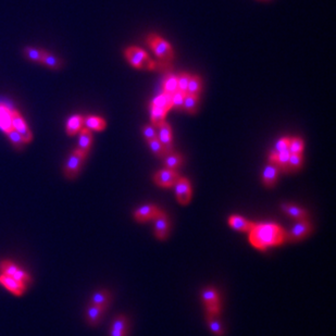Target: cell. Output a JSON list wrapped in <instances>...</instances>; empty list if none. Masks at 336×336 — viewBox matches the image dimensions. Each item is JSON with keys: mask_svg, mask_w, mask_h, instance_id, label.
I'll list each match as a JSON object with an SVG mask.
<instances>
[{"mask_svg": "<svg viewBox=\"0 0 336 336\" xmlns=\"http://www.w3.org/2000/svg\"><path fill=\"white\" fill-rule=\"evenodd\" d=\"M163 91L167 94L172 95L178 91V78L175 75H169L163 83Z\"/></svg>", "mask_w": 336, "mask_h": 336, "instance_id": "obj_34", "label": "cell"}, {"mask_svg": "<svg viewBox=\"0 0 336 336\" xmlns=\"http://www.w3.org/2000/svg\"><path fill=\"white\" fill-rule=\"evenodd\" d=\"M178 78V90L181 91L183 94H186V90H187V86H188V82H189V78H191V75L188 74V73H180V74L176 76Z\"/></svg>", "mask_w": 336, "mask_h": 336, "instance_id": "obj_38", "label": "cell"}, {"mask_svg": "<svg viewBox=\"0 0 336 336\" xmlns=\"http://www.w3.org/2000/svg\"><path fill=\"white\" fill-rule=\"evenodd\" d=\"M0 284H1L5 290H8L10 293H12L14 296H22L25 293L27 285L23 282H20L13 278L5 274L0 273Z\"/></svg>", "mask_w": 336, "mask_h": 336, "instance_id": "obj_11", "label": "cell"}, {"mask_svg": "<svg viewBox=\"0 0 336 336\" xmlns=\"http://www.w3.org/2000/svg\"><path fill=\"white\" fill-rule=\"evenodd\" d=\"M5 135H7L8 139L10 140V143L12 144V146L16 149V150H23L24 146H25V143L23 142L22 137L20 136V134L17 133L13 127H9V129L4 132Z\"/></svg>", "mask_w": 336, "mask_h": 336, "instance_id": "obj_27", "label": "cell"}, {"mask_svg": "<svg viewBox=\"0 0 336 336\" xmlns=\"http://www.w3.org/2000/svg\"><path fill=\"white\" fill-rule=\"evenodd\" d=\"M280 170L277 167V164L270 162L267 164L264 173H262V182H264L265 186L267 187H273L277 184L278 176H279Z\"/></svg>", "mask_w": 336, "mask_h": 336, "instance_id": "obj_16", "label": "cell"}, {"mask_svg": "<svg viewBox=\"0 0 336 336\" xmlns=\"http://www.w3.org/2000/svg\"><path fill=\"white\" fill-rule=\"evenodd\" d=\"M151 105L166 110V111H169V110L171 109V95L164 93L163 91L162 94L158 95L156 98L152 100Z\"/></svg>", "mask_w": 336, "mask_h": 336, "instance_id": "obj_31", "label": "cell"}, {"mask_svg": "<svg viewBox=\"0 0 336 336\" xmlns=\"http://www.w3.org/2000/svg\"><path fill=\"white\" fill-rule=\"evenodd\" d=\"M163 163L166 169L170 170H175L180 168L183 163V157L180 154H176V152H170V154L166 155L163 158Z\"/></svg>", "mask_w": 336, "mask_h": 336, "instance_id": "obj_24", "label": "cell"}, {"mask_svg": "<svg viewBox=\"0 0 336 336\" xmlns=\"http://www.w3.org/2000/svg\"><path fill=\"white\" fill-rule=\"evenodd\" d=\"M124 56L134 68L148 71H152L156 69V63L149 58L147 53L138 47L126 48Z\"/></svg>", "mask_w": 336, "mask_h": 336, "instance_id": "obj_3", "label": "cell"}, {"mask_svg": "<svg viewBox=\"0 0 336 336\" xmlns=\"http://www.w3.org/2000/svg\"><path fill=\"white\" fill-rule=\"evenodd\" d=\"M107 308H103L100 306H95V305H89L86 309V314H85V319L90 327L98 326L103 315H105Z\"/></svg>", "mask_w": 336, "mask_h": 336, "instance_id": "obj_15", "label": "cell"}, {"mask_svg": "<svg viewBox=\"0 0 336 336\" xmlns=\"http://www.w3.org/2000/svg\"><path fill=\"white\" fill-rule=\"evenodd\" d=\"M229 224L231 228H233L236 231H240V232H248L252 229L253 224L248 220H246L245 218L240 217V216H231L229 218Z\"/></svg>", "mask_w": 336, "mask_h": 336, "instance_id": "obj_21", "label": "cell"}, {"mask_svg": "<svg viewBox=\"0 0 336 336\" xmlns=\"http://www.w3.org/2000/svg\"><path fill=\"white\" fill-rule=\"evenodd\" d=\"M40 64L46 65L47 68H49L51 70H60V69H62V66H63V61L61 58L54 56V54L45 50L44 57H42Z\"/></svg>", "mask_w": 336, "mask_h": 336, "instance_id": "obj_22", "label": "cell"}, {"mask_svg": "<svg viewBox=\"0 0 336 336\" xmlns=\"http://www.w3.org/2000/svg\"><path fill=\"white\" fill-rule=\"evenodd\" d=\"M10 118L12 127L20 134L23 142L29 144L33 140V133L30 132L27 123L21 115V113L16 109H10Z\"/></svg>", "mask_w": 336, "mask_h": 336, "instance_id": "obj_6", "label": "cell"}, {"mask_svg": "<svg viewBox=\"0 0 336 336\" xmlns=\"http://www.w3.org/2000/svg\"><path fill=\"white\" fill-rule=\"evenodd\" d=\"M289 144H290V138H281L280 140H278V143L276 144L274 150H276L277 152L289 150Z\"/></svg>", "mask_w": 336, "mask_h": 336, "instance_id": "obj_41", "label": "cell"}, {"mask_svg": "<svg viewBox=\"0 0 336 336\" xmlns=\"http://www.w3.org/2000/svg\"><path fill=\"white\" fill-rule=\"evenodd\" d=\"M207 323L209 326V329L211 330V332L217 335V336H223L224 335V330L221 326V323L219 322L217 319V316H212V315H207Z\"/></svg>", "mask_w": 336, "mask_h": 336, "instance_id": "obj_32", "label": "cell"}, {"mask_svg": "<svg viewBox=\"0 0 336 336\" xmlns=\"http://www.w3.org/2000/svg\"><path fill=\"white\" fill-rule=\"evenodd\" d=\"M180 179V175L178 174L175 170L170 169H163L158 171V172L154 176V181L157 185L169 188L175 185V183Z\"/></svg>", "mask_w": 336, "mask_h": 336, "instance_id": "obj_9", "label": "cell"}, {"mask_svg": "<svg viewBox=\"0 0 336 336\" xmlns=\"http://www.w3.org/2000/svg\"><path fill=\"white\" fill-rule=\"evenodd\" d=\"M175 195L179 204L186 206L191 203L192 199V187L191 183L187 179L180 178L178 182L175 183Z\"/></svg>", "mask_w": 336, "mask_h": 336, "instance_id": "obj_10", "label": "cell"}, {"mask_svg": "<svg viewBox=\"0 0 336 336\" xmlns=\"http://www.w3.org/2000/svg\"><path fill=\"white\" fill-rule=\"evenodd\" d=\"M290 156H291V152L289 150L278 152L276 161H274V164H277V167L279 168L280 171H283V172H289Z\"/></svg>", "mask_w": 336, "mask_h": 336, "instance_id": "obj_29", "label": "cell"}, {"mask_svg": "<svg viewBox=\"0 0 336 336\" xmlns=\"http://www.w3.org/2000/svg\"><path fill=\"white\" fill-rule=\"evenodd\" d=\"M282 210L285 212L287 216H290L291 218L295 219V220H303V219H307L308 212L303 209V208H299L294 205H289L285 204L282 205Z\"/></svg>", "mask_w": 336, "mask_h": 336, "instance_id": "obj_23", "label": "cell"}, {"mask_svg": "<svg viewBox=\"0 0 336 336\" xmlns=\"http://www.w3.org/2000/svg\"><path fill=\"white\" fill-rule=\"evenodd\" d=\"M249 233V242L259 250L278 246L286 241V232L276 223H254Z\"/></svg>", "mask_w": 336, "mask_h": 336, "instance_id": "obj_1", "label": "cell"}, {"mask_svg": "<svg viewBox=\"0 0 336 336\" xmlns=\"http://www.w3.org/2000/svg\"><path fill=\"white\" fill-rule=\"evenodd\" d=\"M197 107H198V97L186 94L184 97V101H183L182 109H184L188 113L194 114L197 111Z\"/></svg>", "mask_w": 336, "mask_h": 336, "instance_id": "obj_30", "label": "cell"}, {"mask_svg": "<svg viewBox=\"0 0 336 336\" xmlns=\"http://www.w3.org/2000/svg\"><path fill=\"white\" fill-rule=\"evenodd\" d=\"M311 231H313V225L307 219L297 220L296 224L291 229L290 233H286V240L291 242L302 241L311 233Z\"/></svg>", "mask_w": 336, "mask_h": 336, "instance_id": "obj_8", "label": "cell"}, {"mask_svg": "<svg viewBox=\"0 0 336 336\" xmlns=\"http://www.w3.org/2000/svg\"><path fill=\"white\" fill-rule=\"evenodd\" d=\"M168 111L163 110L159 107L150 105V119H151V125L155 127H158L161 123L164 122L166 119V114Z\"/></svg>", "mask_w": 336, "mask_h": 336, "instance_id": "obj_26", "label": "cell"}, {"mask_svg": "<svg viewBox=\"0 0 336 336\" xmlns=\"http://www.w3.org/2000/svg\"><path fill=\"white\" fill-rule=\"evenodd\" d=\"M79 137H78V149L82 150L85 154L88 155L89 151L91 149V146H93V133L89 131L86 127H83V129L78 132Z\"/></svg>", "mask_w": 336, "mask_h": 336, "instance_id": "obj_18", "label": "cell"}, {"mask_svg": "<svg viewBox=\"0 0 336 336\" xmlns=\"http://www.w3.org/2000/svg\"><path fill=\"white\" fill-rule=\"evenodd\" d=\"M303 166V154H291L289 159V171H298Z\"/></svg>", "mask_w": 336, "mask_h": 336, "instance_id": "obj_37", "label": "cell"}, {"mask_svg": "<svg viewBox=\"0 0 336 336\" xmlns=\"http://www.w3.org/2000/svg\"><path fill=\"white\" fill-rule=\"evenodd\" d=\"M149 47L155 51L157 57L162 61H171L174 57L173 49L168 41L155 34H150L147 38Z\"/></svg>", "mask_w": 336, "mask_h": 336, "instance_id": "obj_4", "label": "cell"}, {"mask_svg": "<svg viewBox=\"0 0 336 336\" xmlns=\"http://www.w3.org/2000/svg\"><path fill=\"white\" fill-rule=\"evenodd\" d=\"M152 220H154L155 223V235L157 236V238H159L160 241L167 240L170 231V222L168 216L160 210Z\"/></svg>", "mask_w": 336, "mask_h": 336, "instance_id": "obj_12", "label": "cell"}, {"mask_svg": "<svg viewBox=\"0 0 336 336\" xmlns=\"http://www.w3.org/2000/svg\"><path fill=\"white\" fill-rule=\"evenodd\" d=\"M289 151L291 154H303L304 151V140L299 137H294L290 139Z\"/></svg>", "mask_w": 336, "mask_h": 336, "instance_id": "obj_36", "label": "cell"}, {"mask_svg": "<svg viewBox=\"0 0 336 336\" xmlns=\"http://www.w3.org/2000/svg\"><path fill=\"white\" fill-rule=\"evenodd\" d=\"M143 134L146 138V140H151L157 138V132H156V127L154 125H146L143 129Z\"/></svg>", "mask_w": 336, "mask_h": 336, "instance_id": "obj_40", "label": "cell"}, {"mask_svg": "<svg viewBox=\"0 0 336 336\" xmlns=\"http://www.w3.org/2000/svg\"><path fill=\"white\" fill-rule=\"evenodd\" d=\"M201 89H203V82H201V78L198 75H193V76L191 75L186 94L198 97L199 94L201 93Z\"/></svg>", "mask_w": 336, "mask_h": 336, "instance_id": "obj_28", "label": "cell"}, {"mask_svg": "<svg viewBox=\"0 0 336 336\" xmlns=\"http://www.w3.org/2000/svg\"><path fill=\"white\" fill-rule=\"evenodd\" d=\"M186 94H183L181 91H175L172 95H171V108L174 109H182L183 107V101H184V97Z\"/></svg>", "mask_w": 336, "mask_h": 336, "instance_id": "obj_39", "label": "cell"}, {"mask_svg": "<svg viewBox=\"0 0 336 336\" xmlns=\"http://www.w3.org/2000/svg\"><path fill=\"white\" fill-rule=\"evenodd\" d=\"M0 273L13 278L17 281H20V282L25 283L26 285L32 282V278H30L29 274L25 270L21 269L19 266H16L14 262H12L10 260L0 261Z\"/></svg>", "mask_w": 336, "mask_h": 336, "instance_id": "obj_5", "label": "cell"}, {"mask_svg": "<svg viewBox=\"0 0 336 336\" xmlns=\"http://www.w3.org/2000/svg\"><path fill=\"white\" fill-rule=\"evenodd\" d=\"M159 211L160 209L155 205H144L134 211V218L140 223L146 222L154 219Z\"/></svg>", "mask_w": 336, "mask_h": 336, "instance_id": "obj_14", "label": "cell"}, {"mask_svg": "<svg viewBox=\"0 0 336 336\" xmlns=\"http://www.w3.org/2000/svg\"><path fill=\"white\" fill-rule=\"evenodd\" d=\"M148 145L151 149V151L158 157V158H163L166 155H168V152L164 149L162 144L159 142L158 138L148 140Z\"/></svg>", "mask_w": 336, "mask_h": 336, "instance_id": "obj_35", "label": "cell"}, {"mask_svg": "<svg viewBox=\"0 0 336 336\" xmlns=\"http://www.w3.org/2000/svg\"><path fill=\"white\" fill-rule=\"evenodd\" d=\"M110 303H111V294L106 290L97 291L90 297V305H95V306H100L108 309Z\"/></svg>", "mask_w": 336, "mask_h": 336, "instance_id": "obj_19", "label": "cell"}, {"mask_svg": "<svg viewBox=\"0 0 336 336\" xmlns=\"http://www.w3.org/2000/svg\"><path fill=\"white\" fill-rule=\"evenodd\" d=\"M109 336H127V332L120 331V330H115V329L110 328Z\"/></svg>", "mask_w": 336, "mask_h": 336, "instance_id": "obj_42", "label": "cell"}, {"mask_svg": "<svg viewBox=\"0 0 336 336\" xmlns=\"http://www.w3.org/2000/svg\"><path fill=\"white\" fill-rule=\"evenodd\" d=\"M201 299L206 306L207 315L218 316L221 310V304H220V296L218 292L213 287H206L201 292Z\"/></svg>", "mask_w": 336, "mask_h": 336, "instance_id": "obj_7", "label": "cell"}, {"mask_svg": "<svg viewBox=\"0 0 336 336\" xmlns=\"http://www.w3.org/2000/svg\"><path fill=\"white\" fill-rule=\"evenodd\" d=\"M84 127V117L81 114H74L69 118L65 124V132L69 136H74Z\"/></svg>", "mask_w": 336, "mask_h": 336, "instance_id": "obj_17", "label": "cell"}, {"mask_svg": "<svg viewBox=\"0 0 336 336\" xmlns=\"http://www.w3.org/2000/svg\"><path fill=\"white\" fill-rule=\"evenodd\" d=\"M111 329L120 330V331L129 332V320L125 316H117L111 323Z\"/></svg>", "mask_w": 336, "mask_h": 336, "instance_id": "obj_33", "label": "cell"}, {"mask_svg": "<svg viewBox=\"0 0 336 336\" xmlns=\"http://www.w3.org/2000/svg\"><path fill=\"white\" fill-rule=\"evenodd\" d=\"M107 123L105 119L100 117H96V115H87L84 117V127H86L89 131H97L100 132L106 129Z\"/></svg>", "mask_w": 336, "mask_h": 336, "instance_id": "obj_20", "label": "cell"}, {"mask_svg": "<svg viewBox=\"0 0 336 336\" xmlns=\"http://www.w3.org/2000/svg\"><path fill=\"white\" fill-rule=\"evenodd\" d=\"M23 53L25 58L32 62L35 63H41L42 57H44L45 49H39V48L35 47H25L23 49Z\"/></svg>", "mask_w": 336, "mask_h": 336, "instance_id": "obj_25", "label": "cell"}, {"mask_svg": "<svg viewBox=\"0 0 336 336\" xmlns=\"http://www.w3.org/2000/svg\"><path fill=\"white\" fill-rule=\"evenodd\" d=\"M158 127L159 134L157 135V138L162 144L168 154H170V152H172V130H171V126L164 121Z\"/></svg>", "mask_w": 336, "mask_h": 336, "instance_id": "obj_13", "label": "cell"}, {"mask_svg": "<svg viewBox=\"0 0 336 336\" xmlns=\"http://www.w3.org/2000/svg\"><path fill=\"white\" fill-rule=\"evenodd\" d=\"M86 157L87 155L78 148L73 149L70 152V155L63 166L64 178L68 180L76 179L78 174L81 173V170L84 166L85 160H86Z\"/></svg>", "mask_w": 336, "mask_h": 336, "instance_id": "obj_2", "label": "cell"}]
</instances>
